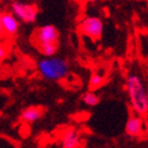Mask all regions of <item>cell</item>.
<instances>
[{"label": "cell", "instance_id": "6da1fadb", "mask_svg": "<svg viewBox=\"0 0 148 148\" xmlns=\"http://www.w3.org/2000/svg\"><path fill=\"white\" fill-rule=\"evenodd\" d=\"M126 90L135 114L145 116L148 114V89L136 75H130L126 81Z\"/></svg>", "mask_w": 148, "mask_h": 148}, {"label": "cell", "instance_id": "7a4b0ae2", "mask_svg": "<svg viewBox=\"0 0 148 148\" xmlns=\"http://www.w3.org/2000/svg\"><path fill=\"white\" fill-rule=\"evenodd\" d=\"M37 70L44 79L60 81L68 75L69 63L63 58L51 56L37 62Z\"/></svg>", "mask_w": 148, "mask_h": 148}, {"label": "cell", "instance_id": "3957f363", "mask_svg": "<svg viewBox=\"0 0 148 148\" xmlns=\"http://www.w3.org/2000/svg\"><path fill=\"white\" fill-rule=\"evenodd\" d=\"M11 12L23 23H34L38 17V8L34 5L21 1H13L11 4Z\"/></svg>", "mask_w": 148, "mask_h": 148}, {"label": "cell", "instance_id": "277c9868", "mask_svg": "<svg viewBox=\"0 0 148 148\" xmlns=\"http://www.w3.org/2000/svg\"><path fill=\"white\" fill-rule=\"evenodd\" d=\"M79 31L91 39H100L103 33V21L98 17L88 16L81 21Z\"/></svg>", "mask_w": 148, "mask_h": 148}, {"label": "cell", "instance_id": "5b68a950", "mask_svg": "<svg viewBox=\"0 0 148 148\" xmlns=\"http://www.w3.org/2000/svg\"><path fill=\"white\" fill-rule=\"evenodd\" d=\"M59 32L53 25H44L38 27L33 33V42L38 46L45 43H58Z\"/></svg>", "mask_w": 148, "mask_h": 148}, {"label": "cell", "instance_id": "8992f818", "mask_svg": "<svg viewBox=\"0 0 148 148\" xmlns=\"http://www.w3.org/2000/svg\"><path fill=\"white\" fill-rule=\"evenodd\" d=\"M143 127H145V122H143L141 115H139V114L130 115L126 122L125 132L130 138H139L143 133Z\"/></svg>", "mask_w": 148, "mask_h": 148}, {"label": "cell", "instance_id": "52a82bcc", "mask_svg": "<svg viewBox=\"0 0 148 148\" xmlns=\"http://www.w3.org/2000/svg\"><path fill=\"white\" fill-rule=\"evenodd\" d=\"M19 19L12 13V12H5L3 13L1 23H3V30L4 36L13 37L19 31Z\"/></svg>", "mask_w": 148, "mask_h": 148}, {"label": "cell", "instance_id": "ba28073f", "mask_svg": "<svg viewBox=\"0 0 148 148\" xmlns=\"http://www.w3.org/2000/svg\"><path fill=\"white\" fill-rule=\"evenodd\" d=\"M81 136H79V133L76 129H68L64 134H63V138L60 140V146L63 148H77L81 147Z\"/></svg>", "mask_w": 148, "mask_h": 148}, {"label": "cell", "instance_id": "9c48e42d", "mask_svg": "<svg viewBox=\"0 0 148 148\" xmlns=\"http://www.w3.org/2000/svg\"><path fill=\"white\" fill-rule=\"evenodd\" d=\"M43 115V109L39 107H29L21 113V120L26 123H32L39 120Z\"/></svg>", "mask_w": 148, "mask_h": 148}, {"label": "cell", "instance_id": "30bf717a", "mask_svg": "<svg viewBox=\"0 0 148 148\" xmlns=\"http://www.w3.org/2000/svg\"><path fill=\"white\" fill-rule=\"evenodd\" d=\"M104 83H106V76L103 73L94 72L90 77V81H89V89L96 91L97 89L102 88V85H104Z\"/></svg>", "mask_w": 148, "mask_h": 148}, {"label": "cell", "instance_id": "8fae6325", "mask_svg": "<svg viewBox=\"0 0 148 148\" xmlns=\"http://www.w3.org/2000/svg\"><path fill=\"white\" fill-rule=\"evenodd\" d=\"M40 53L45 57H51L55 56L58 51V43H45L37 46Z\"/></svg>", "mask_w": 148, "mask_h": 148}, {"label": "cell", "instance_id": "7c38bea8", "mask_svg": "<svg viewBox=\"0 0 148 148\" xmlns=\"http://www.w3.org/2000/svg\"><path fill=\"white\" fill-rule=\"evenodd\" d=\"M82 100H83V102L85 104L89 106V107H95V106H97L98 103H100V97H98V95L94 90H90L88 92H85L83 95V97H82Z\"/></svg>", "mask_w": 148, "mask_h": 148}, {"label": "cell", "instance_id": "4fadbf2b", "mask_svg": "<svg viewBox=\"0 0 148 148\" xmlns=\"http://www.w3.org/2000/svg\"><path fill=\"white\" fill-rule=\"evenodd\" d=\"M10 52V46L6 43H0V62H3L4 59L7 58Z\"/></svg>", "mask_w": 148, "mask_h": 148}, {"label": "cell", "instance_id": "5bb4252c", "mask_svg": "<svg viewBox=\"0 0 148 148\" xmlns=\"http://www.w3.org/2000/svg\"><path fill=\"white\" fill-rule=\"evenodd\" d=\"M1 18H3V12H0V38L4 36V30H3V23H1Z\"/></svg>", "mask_w": 148, "mask_h": 148}, {"label": "cell", "instance_id": "9a60e30c", "mask_svg": "<svg viewBox=\"0 0 148 148\" xmlns=\"http://www.w3.org/2000/svg\"><path fill=\"white\" fill-rule=\"evenodd\" d=\"M76 1H78V3H81V4H87V3H89V1H94V0H76Z\"/></svg>", "mask_w": 148, "mask_h": 148}]
</instances>
